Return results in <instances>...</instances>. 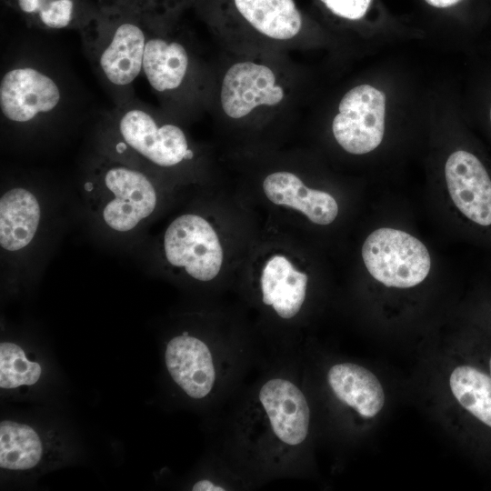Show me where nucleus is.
I'll return each mask as SVG.
<instances>
[{
  "instance_id": "nucleus-1",
  "label": "nucleus",
  "mask_w": 491,
  "mask_h": 491,
  "mask_svg": "<svg viewBox=\"0 0 491 491\" xmlns=\"http://www.w3.org/2000/svg\"><path fill=\"white\" fill-rule=\"evenodd\" d=\"M297 59L286 55L220 51L213 62L207 108L222 122L267 125L297 117L304 98Z\"/></svg>"
},
{
  "instance_id": "nucleus-2",
  "label": "nucleus",
  "mask_w": 491,
  "mask_h": 491,
  "mask_svg": "<svg viewBox=\"0 0 491 491\" xmlns=\"http://www.w3.org/2000/svg\"><path fill=\"white\" fill-rule=\"evenodd\" d=\"M220 51L237 55H297L310 35L296 0H196Z\"/></svg>"
},
{
  "instance_id": "nucleus-3",
  "label": "nucleus",
  "mask_w": 491,
  "mask_h": 491,
  "mask_svg": "<svg viewBox=\"0 0 491 491\" xmlns=\"http://www.w3.org/2000/svg\"><path fill=\"white\" fill-rule=\"evenodd\" d=\"M142 72L170 115L206 109L213 62H204L179 20L148 18Z\"/></svg>"
},
{
  "instance_id": "nucleus-4",
  "label": "nucleus",
  "mask_w": 491,
  "mask_h": 491,
  "mask_svg": "<svg viewBox=\"0 0 491 491\" xmlns=\"http://www.w3.org/2000/svg\"><path fill=\"white\" fill-rule=\"evenodd\" d=\"M97 5L80 32L93 66L119 105L131 100L133 83L142 72L149 22L128 5L106 0Z\"/></svg>"
},
{
  "instance_id": "nucleus-5",
  "label": "nucleus",
  "mask_w": 491,
  "mask_h": 491,
  "mask_svg": "<svg viewBox=\"0 0 491 491\" xmlns=\"http://www.w3.org/2000/svg\"><path fill=\"white\" fill-rule=\"evenodd\" d=\"M117 132L125 145L161 167H173L192 160L185 131L170 119L132 100L117 105L113 113Z\"/></svg>"
},
{
  "instance_id": "nucleus-6",
  "label": "nucleus",
  "mask_w": 491,
  "mask_h": 491,
  "mask_svg": "<svg viewBox=\"0 0 491 491\" xmlns=\"http://www.w3.org/2000/svg\"><path fill=\"white\" fill-rule=\"evenodd\" d=\"M362 257L369 274L388 287L415 286L425 280L431 266L428 250L419 239L388 227L367 236Z\"/></svg>"
},
{
  "instance_id": "nucleus-7",
  "label": "nucleus",
  "mask_w": 491,
  "mask_h": 491,
  "mask_svg": "<svg viewBox=\"0 0 491 491\" xmlns=\"http://www.w3.org/2000/svg\"><path fill=\"white\" fill-rule=\"evenodd\" d=\"M64 100L59 81L33 63L16 64L1 76L0 112L10 123L32 124L55 115Z\"/></svg>"
},
{
  "instance_id": "nucleus-8",
  "label": "nucleus",
  "mask_w": 491,
  "mask_h": 491,
  "mask_svg": "<svg viewBox=\"0 0 491 491\" xmlns=\"http://www.w3.org/2000/svg\"><path fill=\"white\" fill-rule=\"evenodd\" d=\"M385 115V95L367 84L356 85L339 101L331 125L334 138L349 154H367L382 142Z\"/></svg>"
},
{
  "instance_id": "nucleus-9",
  "label": "nucleus",
  "mask_w": 491,
  "mask_h": 491,
  "mask_svg": "<svg viewBox=\"0 0 491 491\" xmlns=\"http://www.w3.org/2000/svg\"><path fill=\"white\" fill-rule=\"evenodd\" d=\"M164 248L168 262L183 266L200 281L215 278L222 266L223 249L211 225L202 216L183 215L167 227Z\"/></svg>"
},
{
  "instance_id": "nucleus-10",
  "label": "nucleus",
  "mask_w": 491,
  "mask_h": 491,
  "mask_svg": "<svg viewBox=\"0 0 491 491\" xmlns=\"http://www.w3.org/2000/svg\"><path fill=\"white\" fill-rule=\"evenodd\" d=\"M445 177L457 210L473 225L491 228V175L479 157L455 151L446 160Z\"/></svg>"
},
{
  "instance_id": "nucleus-11",
  "label": "nucleus",
  "mask_w": 491,
  "mask_h": 491,
  "mask_svg": "<svg viewBox=\"0 0 491 491\" xmlns=\"http://www.w3.org/2000/svg\"><path fill=\"white\" fill-rule=\"evenodd\" d=\"M106 188L115 195L104 208L103 217L112 229L125 232L133 229L154 211L156 194L150 180L140 171L114 165L104 176Z\"/></svg>"
},
{
  "instance_id": "nucleus-12",
  "label": "nucleus",
  "mask_w": 491,
  "mask_h": 491,
  "mask_svg": "<svg viewBox=\"0 0 491 491\" xmlns=\"http://www.w3.org/2000/svg\"><path fill=\"white\" fill-rule=\"evenodd\" d=\"M259 400L276 437L290 446L308 434L310 409L303 392L291 381L272 378L259 390Z\"/></svg>"
},
{
  "instance_id": "nucleus-13",
  "label": "nucleus",
  "mask_w": 491,
  "mask_h": 491,
  "mask_svg": "<svg viewBox=\"0 0 491 491\" xmlns=\"http://www.w3.org/2000/svg\"><path fill=\"white\" fill-rule=\"evenodd\" d=\"M165 361L170 376L188 396L201 399L211 392L215 369L202 340L185 334L173 337L166 345Z\"/></svg>"
},
{
  "instance_id": "nucleus-14",
  "label": "nucleus",
  "mask_w": 491,
  "mask_h": 491,
  "mask_svg": "<svg viewBox=\"0 0 491 491\" xmlns=\"http://www.w3.org/2000/svg\"><path fill=\"white\" fill-rule=\"evenodd\" d=\"M263 190L272 203L299 210L315 224L329 225L337 216L336 199L325 191L307 187L295 173H270L263 181Z\"/></svg>"
},
{
  "instance_id": "nucleus-15",
  "label": "nucleus",
  "mask_w": 491,
  "mask_h": 491,
  "mask_svg": "<svg viewBox=\"0 0 491 491\" xmlns=\"http://www.w3.org/2000/svg\"><path fill=\"white\" fill-rule=\"evenodd\" d=\"M308 277L284 256L276 255L266 263L260 278L262 300L284 319L294 317L306 298Z\"/></svg>"
},
{
  "instance_id": "nucleus-16",
  "label": "nucleus",
  "mask_w": 491,
  "mask_h": 491,
  "mask_svg": "<svg viewBox=\"0 0 491 491\" xmlns=\"http://www.w3.org/2000/svg\"><path fill=\"white\" fill-rule=\"evenodd\" d=\"M2 1L26 24L44 30H81L98 10L90 0Z\"/></svg>"
},
{
  "instance_id": "nucleus-17",
  "label": "nucleus",
  "mask_w": 491,
  "mask_h": 491,
  "mask_svg": "<svg viewBox=\"0 0 491 491\" xmlns=\"http://www.w3.org/2000/svg\"><path fill=\"white\" fill-rule=\"evenodd\" d=\"M327 381L335 396L363 417L375 416L384 406L385 395L380 382L361 366L336 364L329 369Z\"/></svg>"
},
{
  "instance_id": "nucleus-18",
  "label": "nucleus",
  "mask_w": 491,
  "mask_h": 491,
  "mask_svg": "<svg viewBox=\"0 0 491 491\" xmlns=\"http://www.w3.org/2000/svg\"><path fill=\"white\" fill-rule=\"evenodd\" d=\"M40 221V206L34 194L15 187L0 199V245L7 251H17L33 239Z\"/></svg>"
},
{
  "instance_id": "nucleus-19",
  "label": "nucleus",
  "mask_w": 491,
  "mask_h": 491,
  "mask_svg": "<svg viewBox=\"0 0 491 491\" xmlns=\"http://www.w3.org/2000/svg\"><path fill=\"white\" fill-rule=\"evenodd\" d=\"M45 437L28 424L3 420L0 423V467L10 472H29L47 457Z\"/></svg>"
},
{
  "instance_id": "nucleus-20",
  "label": "nucleus",
  "mask_w": 491,
  "mask_h": 491,
  "mask_svg": "<svg viewBox=\"0 0 491 491\" xmlns=\"http://www.w3.org/2000/svg\"><path fill=\"white\" fill-rule=\"evenodd\" d=\"M449 384L458 403L491 428V376L476 366L464 365L453 370Z\"/></svg>"
},
{
  "instance_id": "nucleus-21",
  "label": "nucleus",
  "mask_w": 491,
  "mask_h": 491,
  "mask_svg": "<svg viewBox=\"0 0 491 491\" xmlns=\"http://www.w3.org/2000/svg\"><path fill=\"white\" fill-rule=\"evenodd\" d=\"M42 375L41 365L28 359L24 349L13 342L0 344V387L15 389L32 386Z\"/></svg>"
},
{
  "instance_id": "nucleus-22",
  "label": "nucleus",
  "mask_w": 491,
  "mask_h": 491,
  "mask_svg": "<svg viewBox=\"0 0 491 491\" xmlns=\"http://www.w3.org/2000/svg\"><path fill=\"white\" fill-rule=\"evenodd\" d=\"M128 5L149 18L180 19L196 0H106Z\"/></svg>"
},
{
  "instance_id": "nucleus-23",
  "label": "nucleus",
  "mask_w": 491,
  "mask_h": 491,
  "mask_svg": "<svg viewBox=\"0 0 491 491\" xmlns=\"http://www.w3.org/2000/svg\"><path fill=\"white\" fill-rule=\"evenodd\" d=\"M333 15L347 20L362 19L371 5L372 0H317Z\"/></svg>"
},
{
  "instance_id": "nucleus-24",
  "label": "nucleus",
  "mask_w": 491,
  "mask_h": 491,
  "mask_svg": "<svg viewBox=\"0 0 491 491\" xmlns=\"http://www.w3.org/2000/svg\"><path fill=\"white\" fill-rule=\"evenodd\" d=\"M192 490L194 491H224L225 488L220 486H216L210 480L204 479V480L197 481L193 486Z\"/></svg>"
},
{
  "instance_id": "nucleus-25",
  "label": "nucleus",
  "mask_w": 491,
  "mask_h": 491,
  "mask_svg": "<svg viewBox=\"0 0 491 491\" xmlns=\"http://www.w3.org/2000/svg\"><path fill=\"white\" fill-rule=\"evenodd\" d=\"M428 5L437 8H446L453 6L461 0H425Z\"/></svg>"
},
{
  "instance_id": "nucleus-26",
  "label": "nucleus",
  "mask_w": 491,
  "mask_h": 491,
  "mask_svg": "<svg viewBox=\"0 0 491 491\" xmlns=\"http://www.w3.org/2000/svg\"><path fill=\"white\" fill-rule=\"evenodd\" d=\"M488 370H489V375L491 376V356H490V358H489V361H488Z\"/></svg>"
},
{
  "instance_id": "nucleus-27",
  "label": "nucleus",
  "mask_w": 491,
  "mask_h": 491,
  "mask_svg": "<svg viewBox=\"0 0 491 491\" xmlns=\"http://www.w3.org/2000/svg\"><path fill=\"white\" fill-rule=\"evenodd\" d=\"M489 121H490V124H491V107H490V111H489Z\"/></svg>"
}]
</instances>
